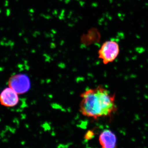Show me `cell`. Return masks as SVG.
<instances>
[{"label": "cell", "mask_w": 148, "mask_h": 148, "mask_svg": "<svg viewBox=\"0 0 148 148\" xmlns=\"http://www.w3.org/2000/svg\"><path fill=\"white\" fill-rule=\"evenodd\" d=\"M79 111L83 115L97 119L110 116L116 112L115 94L112 95L108 90L99 86L88 89L80 95Z\"/></svg>", "instance_id": "1"}, {"label": "cell", "mask_w": 148, "mask_h": 148, "mask_svg": "<svg viewBox=\"0 0 148 148\" xmlns=\"http://www.w3.org/2000/svg\"><path fill=\"white\" fill-rule=\"evenodd\" d=\"M9 86L18 94H22L29 91L31 83L29 77L24 74H19L11 77Z\"/></svg>", "instance_id": "3"}, {"label": "cell", "mask_w": 148, "mask_h": 148, "mask_svg": "<svg viewBox=\"0 0 148 148\" xmlns=\"http://www.w3.org/2000/svg\"><path fill=\"white\" fill-rule=\"evenodd\" d=\"M119 46L115 41L108 40L103 43L98 51V57L103 64H107L113 62L119 53Z\"/></svg>", "instance_id": "2"}, {"label": "cell", "mask_w": 148, "mask_h": 148, "mask_svg": "<svg viewBox=\"0 0 148 148\" xmlns=\"http://www.w3.org/2000/svg\"><path fill=\"white\" fill-rule=\"evenodd\" d=\"M99 143L103 148H114L116 147L117 138L114 132L106 130L99 136Z\"/></svg>", "instance_id": "5"}, {"label": "cell", "mask_w": 148, "mask_h": 148, "mask_svg": "<svg viewBox=\"0 0 148 148\" xmlns=\"http://www.w3.org/2000/svg\"><path fill=\"white\" fill-rule=\"evenodd\" d=\"M95 135L94 131L92 130H89L84 135V139L86 140H89L93 138Z\"/></svg>", "instance_id": "6"}, {"label": "cell", "mask_w": 148, "mask_h": 148, "mask_svg": "<svg viewBox=\"0 0 148 148\" xmlns=\"http://www.w3.org/2000/svg\"><path fill=\"white\" fill-rule=\"evenodd\" d=\"M18 93L10 87L4 89L0 94V103L5 107H14L18 104Z\"/></svg>", "instance_id": "4"}]
</instances>
